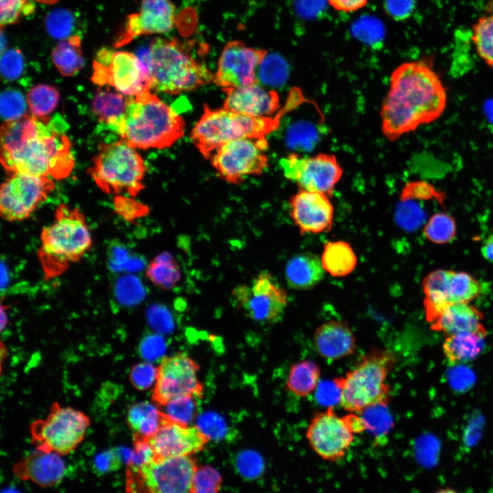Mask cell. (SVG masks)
Here are the masks:
<instances>
[{"label": "cell", "mask_w": 493, "mask_h": 493, "mask_svg": "<svg viewBox=\"0 0 493 493\" xmlns=\"http://www.w3.org/2000/svg\"><path fill=\"white\" fill-rule=\"evenodd\" d=\"M396 362V355L389 349H375L364 354L355 366L332 380L339 405L359 414L386 406L391 392L388 378Z\"/></svg>", "instance_id": "cell-5"}, {"label": "cell", "mask_w": 493, "mask_h": 493, "mask_svg": "<svg viewBox=\"0 0 493 493\" xmlns=\"http://www.w3.org/2000/svg\"><path fill=\"white\" fill-rule=\"evenodd\" d=\"M127 101L128 97L119 92L99 90L92 102V111L100 121L109 127L123 115Z\"/></svg>", "instance_id": "cell-35"}, {"label": "cell", "mask_w": 493, "mask_h": 493, "mask_svg": "<svg viewBox=\"0 0 493 493\" xmlns=\"http://www.w3.org/2000/svg\"><path fill=\"white\" fill-rule=\"evenodd\" d=\"M266 138H240L218 148L210 160L218 176L224 181L239 184L249 175H260L268 166Z\"/></svg>", "instance_id": "cell-14"}, {"label": "cell", "mask_w": 493, "mask_h": 493, "mask_svg": "<svg viewBox=\"0 0 493 493\" xmlns=\"http://www.w3.org/2000/svg\"><path fill=\"white\" fill-rule=\"evenodd\" d=\"M123 462L118 449H110L94 457L92 468L96 475L101 476L118 470Z\"/></svg>", "instance_id": "cell-49"}, {"label": "cell", "mask_w": 493, "mask_h": 493, "mask_svg": "<svg viewBox=\"0 0 493 493\" xmlns=\"http://www.w3.org/2000/svg\"><path fill=\"white\" fill-rule=\"evenodd\" d=\"M281 110L275 117L251 116L224 108L203 106V112L191 131V140L202 154L210 159L223 144L236 139H263L279 125Z\"/></svg>", "instance_id": "cell-7"}, {"label": "cell", "mask_w": 493, "mask_h": 493, "mask_svg": "<svg viewBox=\"0 0 493 493\" xmlns=\"http://www.w3.org/2000/svg\"><path fill=\"white\" fill-rule=\"evenodd\" d=\"M236 464L240 473L249 479L259 476L264 468L262 458L253 451L241 452L236 458Z\"/></svg>", "instance_id": "cell-50"}, {"label": "cell", "mask_w": 493, "mask_h": 493, "mask_svg": "<svg viewBox=\"0 0 493 493\" xmlns=\"http://www.w3.org/2000/svg\"><path fill=\"white\" fill-rule=\"evenodd\" d=\"M184 127L182 116L150 90L128 96L123 115L109 126L140 149L168 148L184 136Z\"/></svg>", "instance_id": "cell-3"}, {"label": "cell", "mask_w": 493, "mask_h": 493, "mask_svg": "<svg viewBox=\"0 0 493 493\" xmlns=\"http://www.w3.org/2000/svg\"><path fill=\"white\" fill-rule=\"evenodd\" d=\"M327 1L333 10L351 13L365 7L368 0H327Z\"/></svg>", "instance_id": "cell-54"}, {"label": "cell", "mask_w": 493, "mask_h": 493, "mask_svg": "<svg viewBox=\"0 0 493 493\" xmlns=\"http://www.w3.org/2000/svg\"><path fill=\"white\" fill-rule=\"evenodd\" d=\"M267 53L240 40L229 42L219 58L214 82L223 90L257 84L256 72Z\"/></svg>", "instance_id": "cell-18"}, {"label": "cell", "mask_w": 493, "mask_h": 493, "mask_svg": "<svg viewBox=\"0 0 493 493\" xmlns=\"http://www.w3.org/2000/svg\"><path fill=\"white\" fill-rule=\"evenodd\" d=\"M92 68L93 83L110 85L123 94L136 96L152 89L147 65L132 53L102 49L93 61Z\"/></svg>", "instance_id": "cell-12"}, {"label": "cell", "mask_w": 493, "mask_h": 493, "mask_svg": "<svg viewBox=\"0 0 493 493\" xmlns=\"http://www.w3.org/2000/svg\"><path fill=\"white\" fill-rule=\"evenodd\" d=\"M232 294L246 316L260 323L279 321L288 301L286 290L267 271L259 273L249 284L237 286Z\"/></svg>", "instance_id": "cell-13"}, {"label": "cell", "mask_w": 493, "mask_h": 493, "mask_svg": "<svg viewBox=\"0 0 493 493\" xmlns=\"http://www.w3.org/2000/svg\"><path fill=\"white\" fill-rule=\"evenodd\" d=\"M447 105L446 89L432 64L405 62L392 72L380 111L381 129L391 141L438 119Z\"/></svg>", "instance_id": "cell-2"}, {"label": "cell", "mask_w": 493, "mask_h": 493, "mask_svg": "<svg viewBox=\"0 0 493 493\" xmlns=\"http://www.w3.org/2000/svg\"><path fill=\"white\" fill-rule=\"evenodd\" d=\"M209 440L197 426L181 425L168 418L148 438L154 457L191 455L203 450Z\"/></svg>", "instance_id": "cell-21"}, {"label": "cell", "mask_w": 493, "mask_h": 493, "mask_svg": "<svg viewBox=\"0 0 493 493\" xmlns=\"http://www.w3.org/2000/svg\"><path fill=\"white\" fill-rule=\"evenodd\" d=\"M199 399L191 395L175 397L163 406L162 412L170 420L188 425L197 414V401Z\"/></svg>", "instance_id": "cell-39"}, {"label": "cell", "mask_w": 493, "mask_h": 493, "mask_svg": "<svg viewBox=\"0 0 493 493\" xmlns=\"http://www.w3.org/2000/svg\"><path fill=\"white\" fill-rule=\"evenodd\" d=\"M157 368L151 363L144 362L135 364L129 374V379L132 385L138 390L149 388L155 383Z\"/></svg>", "instance_id": "cell-48"}, {"label": "cell", "mask_w": 493, "mask_h": 493, "mask_svg": "<svg viewBox=\"0 0 493 493\" xmlns=\"http://www.w3.org/2000/svg\"><path fill=\"white\" fill-rule=\"evenodd\" d=\"M320 260L325 272L335 277H345L351 274L357 262L351 246L342 240L326 242Z\"/></svg>", "instance_id": "cell-30"}, {"label": "cell", "mask_w": 493, "mask_h": 493, "mask_svg": "<svg viewBox=\"0 0 493 493\" xmlns=\"http://www.w3.org/2000/svg\"><path fill=\"white\" fill-rule=\"evenodd\" d=\"M147 276L163 290L173 288L181 279V270L175 257L168 252L158 255L148 266Z\"/></svg>", "instance_id": "cell-34"}, {"label": "cell", "mask_w": 493, "mask_h": 493, "mask_svg": "<svg viewBox=\"0 0 493 493\" xmlns=\"http://www.w3.org/2000/svg\"><path fill=\"white\" fill-rule=\"evenodd\" d=\"M325 273L320 257L311 252H301L288 262L285 277L288 286L294 290H309L318 285Z\"/></svg>", "instance_id": "cell-26"}, {"label": "cell", "mask_w": 493, "mask_h": 493, "mask_svg": "<svg viewBox=\"0 0 493 493\" xmlns=\"http://www.w3.org/2000/svg\"><path fill=\"white\" fill-rule=\"evenodd\" d=\"M257 80L266 85L279 86L285 81L286 71L282 61L274 55L265 57L257 68Z\"/></svg>", "instance_id": "cell-42"}, {"label": "cell", "mask_w": 493, "mask_h": 493, "mask_svg": "<svg viewBox=\"0 0 493 493\" xmlns=\"http://www.w3.org/2000/svg\"><path fill=\"white\" fill-rule=\"evenodd\" d=\"M423 233L426 238L433 243L450 242L457 233L455 220L446 212H437L429 218L424 227Z\"/></svg>", "instance_id": "cell-38"}, {"label": "cell", "mask_w": 493, "mask_h": 493, "mask_svg": "<svg viewBox=\"0 0 493 493\" xmlns=\"http://www.w3.org/2000/svg\"><path fill=\"white\" fill-rule=\"evenodd\" d=\"M51 60L62 76L76 75L84 65L81 38L72 35L60 40L51 52Z\"/></svg>", "instance_id": "cell-31"}, {"label": "cell", "mask_w": 493, "mask_h": 493, "mask_svg": "<svg viewBox=\"0 0 493 493\" xmlns=\"http://www.w3.org/2000/svg\"><path fill=\"white\" fill-rule=\"evenodd\" d=\"M225 94L224 108L251 116H269L279 108V97L275 90L249 86L223 90Z\"/></svg>", "instance_id": "cell-22"}, {"label": "cell", "mask_w": 493, "mask_h": 493, "mask_svg": "<svg viewBox=\"0 0 493 493\" xmlns=\"http://www.w3.org/2000/svg\"><path fill=\"white\" fill-rule=\"evenodd\" d=\"M55 188L49 177L14 173L2 184L0 212L8 221L27 218Z\"/></svg>", "instance_id": "cell-15"}, {"label": "cell", "mask_w": 493, "mask_h": 493, "mask_svg": "<svg viewBox=\"0 0 493 493\" xmlns=\"http://www.w3.org/2000/svg\"><path fill=\"white\" fill-rule=\"evenodd\" d=\"M471 40L477 55L493 68V2L472 25Z\"/></svg>", "instance_id": "cell-33"}, {"label": "cell", "mask_w": 493, "mask_h": 493, "mask_svg": "<svg viewBox=\"0 0 493 493\" xmlns=\"http://www.w3.org/2000/svg\"><path fill=\"white\" fill-rule=\"evenodd\" d=\"M316 353L327 360H338L353 355L357 349L355 336L342 320H329L319 325L312 336Z\"/></svg>", "instance_id": "cell-23"}, {"label": "cell", "mask_w": 493, "mask_h": 493, "mask_svg": "<svg viewBox=\"0 0 493 493\" xmlns=\"http://www.w3.org/2000/svg\"><path fill=\"white\" fill-rule=\"evenodd\" d=\"M116 212L126 220H132L147 215L149 207L132 198L117 196L114 199Z\"/></svg>", "instance_id": "cell-51"}, {"label": "cell", "mask_w": 493, "mask_h": 493, "mask_svg": "<svg viewBox=\"0 0 493 493\" xmlns=\"http://www.w3.org/2000/svg\"><path fill=\"white\" fill-rule=\"evenodd\" d=\"M27 105V99L16 90L7 89L1 94L0 111L5 121H12L25 116Z\"/></svg>", "instance_id": "cell-40"}, {"label": "cell", "mask_w": 493, "mask_h": 493, "mask_svg": "<svg viewBox=\"0 0 493 493\" xmlns=\"http://www.w3.org/2000/svg\"><path fill=\"white\" fill-rule=\"evenodd\" d=\"M481 253L486 261L493 263V233L490 234L484 240Z\"/></svg>", "instance_id": "cell-55"}, {"label": "cell", "mask_w": 493, "mask_h": 493, "mask_svg": "<svg viewBox=\"0 0 493 493\" xmlns=\"http://www.w3.org/2000/svg\"><path fill=\"white\" fill-rule=\"evenodd\" d=\"M59 100V91L48 84L36 85L27 94L31 114L39 117L48 116L56 108Z\"/></svg>", "instance_id": "cell-36"}, {"label": "cell", "mask_w": 493, "mask_h": 493, "mask_svg": "<svg viewBox=\"0 0 493 493\" xmlns=\"http://www.w3.org/2000/svg\"><path fill=\"white\" fill-rule=\"evenodd\" d=\"M92 240L83 213L65 204L55 210L53 222L40 233L38 260L47 278L64 273L92 246Z\"/></svg>", "instance_id": "cell-6"}, {"label": "cell", "mask_w": 493, "mask_h": 493, "mask_svg": "<svg viewBox=\"0 0 493 493\" xmlns=\"http://www.w3.org/2000/svg\"><path fill=\"white\" fill-rule=\"evenodd\" d=\"M204 51L196 47L193 41L154 38L142 60L148 68L152 89L176 94L214 82V74L205 63Z\"/></svg>", "instance_id": "cell-4"}, {"label": "cell", "mask_w": 493, "mask_h": 493, "mask_svg": "<svg viewBox=\"0 0 493 493\" xmlns=\"http://www.w3.org/2000/svg\"><path fill=\"white\" fill-rule=\"evenodd\" d=\"M15 475L40 486L59 483L66 475V464L59 453L39 451L29 455L14 468Z\"/></svg>", "instance_id": "cell-24"}, {"label": "cell", "mask_w": 493, "mask_h": 493, "mask_svg": "<svg viewBox=\"0 0 493 493\" xmlns=\"http://www.w3.org/2000/svg\"><path fill=\"white\" fill-rule=\"evenodd\" d=\"M145 165L136 149L121 140L102 144L88 170L105 193L126 192L135 197L144 188Z\"/></svg>", "instance_id": "cell-8"}, {"label": "cell", "mask_w": 493, "mask_h": 493, "mask_svg": "<svg viewBox=\"0 0 493 493\" xmlns=\"http://www.w3.org/2000/svg\"><path fill=\"white\" fill-rule=\"evenodd\" d=\"M210 440L223 438L227 432L224 419L214 412H205L197 419L196 425Z\"/></svg>", "instance_id": "cell-47"}, {"label": "cell", "mask_w": 493, "mask_h": 493, "mask_svg": "<svg viewBox=\"0 0 493 493\" xmlns=\"http://www.w3.org/2000/svg\"><path fill=\"white\" fill-rule=\"evenodd\" d=\"M45 25L51 37L62 40L71 36L74 25V18L70 11L58 8L47 14Z\"/></svg>", "instance_id": "cell-41"}, {"label": "cell", "mask_w": 493, "mask_h": 493, "mask_svg": "<svg viewBox=\"0 0 493 493\" xmlns=\"http://www.w3.org/2000/svg\"><path fill=\"white\" fill-rule=\"evenodd\" d=\"M321 377L319 366L308 359L292 364L286 379V389L295 396L308 397L316 391Z\"/></svg>", "instance_id": "cell-29"}, {"label": "cell", "mask_w": 493, "mask_h": 493, "mask_svg": "<svg viewBox=\"0 0 493 493\" xmlns=\"http://www.w3.org/2000/svg\"><path fill=\"white\" fill-rule=\"evenodd\" d=\"M164 352V344L161 340L155 338H147L140 346L141 355L147 360H153Z\"/></svg>", "instance_id": "cell-53"}, {"label": "cell", "mask_w": 493, "mask_h": 493, "mask_svg": "<svg viewBox=\"0 0 493 493\" xmlns=\"http://www.w3.org/2000/svg\"><path fill=\"white\" fill-rule=\"evenodd\" d=\"M481 291V284L473 276L466 272L452 270L448 286L451 304L470 303Z\"/></svg>", "instance_id": "cell-37"}, {"label": "cell", "mask_w": 493, "mask_h": 493, "mask_svg": "<svg viewBox=\"0 0 493 493\" xmlns=\"http://www.w3.org/2000/svg\"><path fill=\"white\" fill-rule=\"evenodd\" d=\"M284 176L301 189L331 194L340 179L342 169L336 157L328 153L301 156L291 153L281 159Z\"/></svg>", "instance_id": "cell-16"}, {"label": "cell", "mask_w": 493, "mask_h": 493, "mask_svg": "<svg viewBox=\"0 0 493 493\" xmlns=\"http://www.w3.org/2000/svg\"><path fill=\"white\" fill-rule=\"evenodd\" d=\"M487 332L464 331L448 336L442 351L450 365H459L472 361L483 351Z\"/></svg>", "instance_id": "cell-28"}, {"label": "cell", "mask_w": 493, "mask_h": 493, "mask_svg": "<svg viewBox=\"0 0 493 493\" xmlns=\"http://www.w3.org/2000/svg\"><path fill=\"white\" fill-rule=\"evenodd\" d=\"M89 425L84 413L55 403L47 417L34 422L30 431L37 449L63 455L73 451L82 441Z\"/></svg>", "instance_id": "cell-11"}, {"label": "cell", "mask_w": 493, "mask_h": 493, "mask_svg": "<svg viewBox=\"0 0 493 493\" xmlns=\"http://www.w3.org/2000/svg\"><path fill=\"white\" fill-rule=\"evenodd\" d=\"M138 12L127 16L114 47H122L139 36L164 34L170 31L175 22V7L171 0H135Z\"/></svg>", "instance_id": "cell-19"}, {"label": "cell", "mask_w": 493, "mask_h": 493, "mask_svg": "<svg viewBox=\"0 0 493 493\" xmlns=\"http://www.w3.org/2000/svg\"><path fill=\"white\" fill-rule=\"evenodd\" d=\"M31 0H0L1 27L17 23L21 14L29 15L34 10Z\"/></svg>", "instance_id": "cell-44"}, {"label": "cell", "mask_w": 493, "mask_h": 493, "mask_svg": "<svg viewBox=\"0 0 493 493\" xmlns=\"http://www.w3.org/2000/svg\"><path fill=\"white\" fill-rule=\"evenodd\" d=\"M222 479L219 472L210 466H198L193 475L190 492H218Z\"/></svg>", "instance_id": "cell-43"}, {"label": "cell", "mask_w": 493, "mask_h": 493, "mask_svg": "<svg viewBox=\"0 0 493 493\" xmlns=\"http://www.w3.org/2000/svg\"><path fill=\"white\" fill-rule=\"evenodd\" d=\"M445 199L444 192L439 191L431 184L423 181H412L407 184L401 195L402 201L412 199L435 200L442 204Z\"/></svg>", "instance_id": "cell-45"}, {"label": "cell", "mask_w": 493, "mask_h": 493, "mask_svg": "<svg viewBox=\"0 0 493 493\" xmlns=\"http://www.w3.org/2000/svg\"><path fill=\"white\" fill-rule=\"evenodd\" d=\"M451 273L450 270L437 269L428 273L422 280L425 318L430 324L451 305L448 286Z\"/></svg>", "instance_id": "cell-27"}, {"label": "cell", "mask_w": 493, "mask_h": 493, "mask_svg": "<svg viewBox=\"0 0 493 493\" xmlns=\"http://www.w3.org/2000/svg\"><path fill=\"white\" fill-rule=\"evenodd\" d=\"M290 216L301 234L330 231L333 207L328 194L301 189L290 199Z\"/></svg>", "instance_id": "cell-20"}, {"label": "cell", "mask_w": 493, "mask_h": 493, "mask_svg": "<svg viewBox=\"0 0 493 493\" xmlns=\"http://www.w3.org/2000/svg\"><path fill=\"white\" fill-rule=\"evenodd\" d=\"M483 318L482 312L469 303H456L445 308L431 324V328L447 335L464 331L487 332L482 324Z\"/></svg>", "instance_id": "cell-25"}, {"label": "cell", "mask_w": 493, "mask_h": 493, "mask_svg": "<svg viewBox=\"0 0 493 493\" xmlns=\"http://www.w3.org/2000/svg\"><path fill=\"white\" fill-rule=\"evenodd\" d=\"M24 60L18 49H5L1 53V73L8 80H14L19 77L23 71Z\"/></svg>", "instance_id": "cell-46"}, {"label": "cell", "mask_w": 493, "mask_h": 493, "mask_svg": "<svg viewBox=\"0 0 493 493\" xmlns=\"http://www.w3.org/2000/svg\"><path fill=\"white\" fill-rule=\"evenodd\" d=\"M134 450L131 451L127 466L138 468L154 458V452L147 438L134 434Z\"/></svg>", "instance_id": "cell-52"}, {"label": "cell", "mask_w": 493, "mask_h": 493, "mask_svg": "<svg viewBox=\"0 0 493 493\" xmlns=\"http://www.w3.org/2000/svg\"><path fill=\"white\" fill-rule=\"evenodd\" d=\"M199 365L184 353L164 357L157 367L153 400L164 406L171 399L184 395L202 398L203 385L197 377Z\"/></svg>", "instance_id": "cell-17"}, {"label": "cell", "mask_w": 493, "mask_h": 493, "mask_svg": "<svg viewBox=\"0 0 493 493\" xmlns=\"http://www.w3.org/2000/svg\"><path fill=\"white\" fill-rule=\"evenodd\" d=\"M361 415L347 412L341 416L332 406L316 413L305 431L309 446L325 461L336 463L342 460L353 445L355 436L370 427Z\"/></svg>", "instance_id": "cell-9"}, {"label": "cell", "mask_w": 493, "mask_h": 493, "mask_svg": "<svg viewBox=\"0 0 493 493\" xmlns=\"http://www.w3.org/2000/svg\"><path fill=\"white\" fill-rule=\"evenodd\" d=\"M168 418L153 404L144 401L132 405L127 414V422L135 433L144 438L153 436Z\"/></svg>", "instance_id": "cell-32"}, {"label": "cell", "mask_w": 493, "mask_h": 493, "mask_svg": "<svg viewBox=\"0 0 493 493\" xmlns=\"http://www.w3.org/2000/svg\"><path fill=\"white\" fill-rule=\"evenodd\" d=\"M198 466L190 455L154 457L136 468L127 466V490L160 493L190 492Z\"/></svg>", "instance_id": "cell-10"}, {"label": "cell", "mask_w": 493, "mask_h": 493, "mask_svg": "<svg viewBox=\"0 0 493 493\" xmlns=\"http://www.w3.org/2000/svg\"><path fill=\"white\" fill-rule=\"evenodd\" d=\"M67 127L59 114L53 118L26 115L5 121L1 127V162L11 174L23 173L62 179L70 175L75 160Z\"/></svg>", "instance_id": "cell-1"}, {"label": "cell", "mask_w": 493, "mask_h": 493, "mask_svg": "<svg viewBox=\"0 0 493 493\" xmlns=\"http://www.w3.org/2000/svg\"><path fill=\"white\" fill-rule=\"evenodd\" d=\"M34 2H38L40 3L45 4V5H53L57 3L60 0H31Z\"/></svg>", "instance_id": "cell-56"}]
</instances>
